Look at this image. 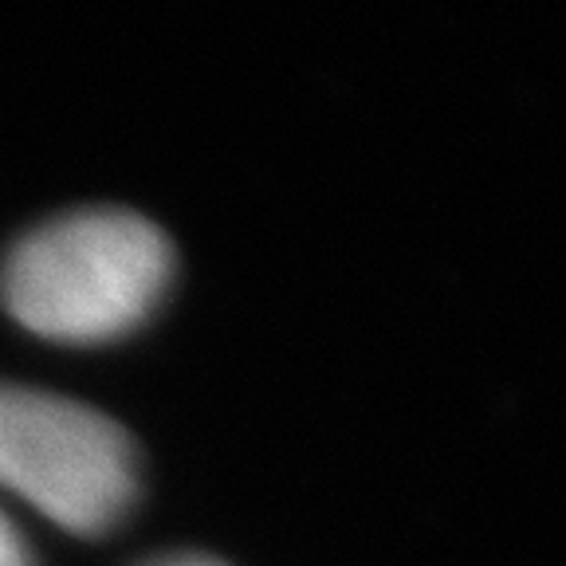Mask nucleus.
Returning a JSON list of instances; mask_svg holds the SVG:
<instances>
[{
    "label": "nucleus",
    "mask_w": 566,
    "mask_h": 566,
    "mask_svg": "<svg viewBox=\"0 0 566 566\" xmlns=\"http://www.w3.org/2000/svg\"><path fill=\"white\" fill-rule=\"evenodd\" d=\"M169 272L174 252L146 217L87 209L28 232L0 272V292L35 335L103 343L158 307Z\"/></svg>",
    "instance_id": "obj_1"
},
{
    "label": "nucleus",
    "mask_w": 566,
    "mask_h": 566,
    "mask_svg": "<svg viewBox=\"0 0 566 566\" xmlns=\"http://www.w3.org/2000/svg\"><path fill=\"white\" fill-rule=\"evenodd\" d=\"M134 484V449L111 417L44 389L0 386V488L91 535L123 520Z\"/></svg>",
    "instance_id": "obj_2"
},
{
    "label": "nucleus",
    "mask_w": 566,
    "mask_h": 566,
    "mask_svg": "<svg viewBox=\"0 0 566 566\" xmlns=\"http://www.w3.org/2000/svg\"><path fill=\"white\" fill-rule=\"evenodd\" d=\"M0 566H28V551L17 539V531L9 527V520L0 515Z\"/></svg>",
    "instance_id": "obj_3"
},
{
    "label": "nucleus",
    "mask_w": 566,
    "mask_h": 566,
    "mask_svg": "<svg viewBox=\"0 0 566 566\" xmlns=\"http://www.w3.org/2000/svg\"><path fill=\"white\" fill-rule=\"evenodd\" d=\"M154 566H221V563H212V558H166V563H154Z\"/></svg>",
    "instance_id": "obj_4"
}]
</instances>
